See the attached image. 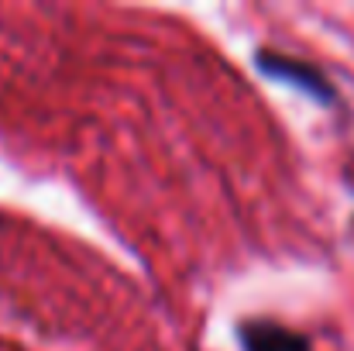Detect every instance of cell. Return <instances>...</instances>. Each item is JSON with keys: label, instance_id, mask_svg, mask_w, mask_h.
Instances as JSON below:
<instances>
[{"label": "cell", "instance_id": "2", "mask_svg": "<svg viewBox=\"0 0 354 351\" xmlns=\"http://www.w3.org/2000/svg\"><path fill=\"white\" fill-rule=\"evenodd\" d=\"M237 341L244 351H313L299 331L275 321H244L237 327Z\"/></svg>", "mask_w": 354, "mask_h": 351}, {"label": "cell", "instance_id": "1", "mask_svg": "<svg viewBox=\"0 0 354 351\" xmlns=\"http://www.w3.org/2000/svg\"><path fill=\"white\" fill-rule=\"evenodd\" d=\"M254 66L265 76H272L279 83H289V87H299L317 100H334V87L327 83V76L320 69L306 66L303 59H292V55H282V52H258Z\"/></svg>", "mask_w": 354, "mask_h": 351}]
</instances>
